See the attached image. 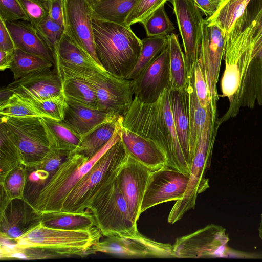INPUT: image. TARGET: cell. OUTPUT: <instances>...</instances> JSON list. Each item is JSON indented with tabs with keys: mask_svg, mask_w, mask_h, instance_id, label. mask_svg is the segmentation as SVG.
Segmentation results:
<instances>
[{
	"mask_svg": "<svg viewBox=\"0 0 262 262\" xmlns=\"http://www.w3.org/2000/svg\"><path fill=\"white\" fill-rule=\"evenodd\" d=\"M252 37V25L245 10L226 35L221 88L229 106L219 119L220 125L235 117L241 107L252 108L256 102Z\"/></svg>",
	"mask_w": 262,
	"mask_h": 262,
	"instance_id": "6da1fadb",
	"label": "cell"
},
{
	"mask_svg": "<svg viewBox=\"0 0 262 262\" xmlns=\"http://www.w3.org/2000/svg\"><path fill=\"white\" fill-rule=\"evenodd\" d=\"M120 124L131 136L158 145L165 155L166 166L181 171L189 168L179 142L171 108L166 106L163 110L161 96L153 103L134 98Z\"/></svg>",
	"mask_w": 262,
	"mask_h": 262,
	"instance_id": "7a4b0ae2",
	"label": "cell"
},
{
	"mask_svg": "<svg viewBox=\"0 0 262 262\" xmlns=\"http://www.w3.org/2000/svg\"><path fill=\"white\" fill-rule=\"evenodd\" d=\"M120 129L111 140L90 159L73 152L52 173L42 186L26 198L40 213L59 212L66 198L80 179L115 143L120 139Z\"/></svg>",
	"mask_w": 262,
	"mask_h": 262,
	"instance_id": "3957f363",
	"label": "cell"
},
{
	"mask_svg": "<svg viewBox=\"0 0 262 262\" xmlns=\"http://www.w3.org/2000/svg\"><path fill=\"white\" fill-rule=\"evenodd\" d=\"M94 39L97 58L110 74L125 78L135 66L142 42L130 27L93 18Z\"/></svg>",
	"mask_w": 262,
	"mask_h": 262,
	"instance_id": "277c9868",
	"label": "cell"
},
{
	"mask_svg": "<svg viewBox=\"0 0 262 262\" xmlns=\"http://www.w3.org/2000/svg\"><path fill=\"white\" fill-rule=\"evenodd\" d=\"M128 155L120 139L113 145L80 179L66 198L59 212L90 210L96 196L117 178Z\"/></svg>",
	"mask_w": 262,
	"mask_h": 262,
	"instance_id": "5b68a950",
	"label": "cell"
},
{
	"mask_svg": "<svg viewBox=\"0 0 262 262\" xmlns=\"http://www.w3.org/2000/svg\"><path fill=\"white\" fill-rule=\"evenodd\" d=\"M95 226L81 230L50 228L41 223L15 239L18 248L42 250L56 258L88 256V251L102 236Z\"/></svg>",
	"mask_w": 262,
	"mask_h": 262,
	"instance_id": "8992f818",
	"label": "cell"
},
{
	"mask_svg": "<svg viewBox=\"0 0 262 262\" xmlns=\"http://www.w3.org/2000/svg\"><path fill=\"white\" fill-rule=\"evenodd\" d=\"M54 57L58 75L85 81L94 90L102 111L124 116L134 99L133 80L116 77L105 70L71 66L61 62L56 54Z\"/></svg>",
	"mask_w": 262,
	"mask_h": 262,
	"instance_id": "52a82bcc",
	"label": "cell"
},
{
	"mask_svg": "<svg viewBox=\"0 0 262 262\" xmlns=\"http://www.w3.org/2000/svg\"><path fill=\"white\" fill-rule=\"evenodd\" d=\"M216 108L213 106L210 109L192 159L186 191L181 200L176 201L169 214L168 222L170 224L178 221L186 212L194 209L198 195L209 187V179L205 177V174L210 167L215 139L220 126Z\"/></svg>",
	"mask_w": 262,
	"mask_h": 262,
	"instance_id": "ba28073f",
	"label": "cell"
},
{
	"mask_svg": "<svg viewBox=\"0 0 262 262\" xmlns=\"http://www.w3.org/2000/svg\"><path fill=\"white\" fill-rule=\"evenodd\" d=\"M0 125L18 147L27 171L34 170L50 150L41 118L1 115Z\"/></svg>",
	"mask_w": 262,
	"mask_h": 262,
	"instance_id": "9c48e42d",
	"label": "cell"
},
{
	"mask_svg": "<svg viewBox=\"0 0 262 262\" xmlns=\"http://www.w3.org/2000/svg\"><path fill=\"white\" fill-rule=\"evenodd\" d=\"M90 210L103 236L133 235L139 232L130 217L116 179L96 196Z\"/></svg>",
	"mask_w": 262,
	"mask_h": 262,
	"instance_id": "30bf717a",
	"label": "cell"
},
{
	"mask_svg": "<svg viewBox=\"0 0 262 262\" xmlns=\"http://www.w3.org/2000/svg\"><path fill=\"white\" fill-rule=\"evenodd\" d=\"M229 238L222 226L209 224L177 238L173 245L175 257H225L242 254L228 248Z\"/></svg>",
	"mask_w": 262,
	"mask_h": 262,
	"instance_id": "8fae6325",
	"label": "cell"
},
{
	"mask_svg": "<svg viewBox=\"0 0 262 262\" xmlns=\"http://www.w3.org/2000/svg\"><path fill=\"white\" fill-rule=\"evenodd\" d=\"M97 252L132 257H175L173 245L157 242L140 232L133 235H115L95 243L88 255Z\"/></svg>",
	"mask_w": 262,
	"mask_h": 262,
	"instance_id": "7c38bea8",
	"label": "cell"
},
{
	"mask_svg": "<svg viewBox=\"0 0 262 262\" xmlns=\"http://www.w3.org/2000/svg\"><path fill=\"white\" fill-rule=\"evenodd\" d=\"M190 174L164 166L151 171L143 198L141 213L160 204L181 200L188 185Z\"/></svg>",
	"mask_w": 262,
	"mask_h": 262,
	"instance_id": "4fadbf2b",
	"label": "cell"
},
{
	"mask_svg": "<svg viewBox=\"0 0 262 262\" xmlns=\"http://www.w3.org/2000/svg\"><path fill=\"white\" fill-rule=\"evenodd\" d=\"M171 3L182 39L189 73L199 58L204 19L193 0H171Z\"/></svg>",
	"mask_w": 262,
	"mask_h": 262,
	"instance_id": "5bb4252c",
	"label": "cell"
},
{
	"mask_svg": "<svg viewBox=\"0 0 262 262\" xmlns=\"http://www.w3.org/2000/svg\"><path fill=\"white\" fill-rule=\"evenodd\" d=\"M63 16L64 33L101 66L96 51L92 25L93 11L89 1L63 0Z\"/></svg>",
	"mask_w": 262,
	"mask_h": 262,
	"instance_id": "9a60e30c",
	"label": "cell"
},
{
	"mask_svg": "<svg viewBox=\"0 0 262 262\" xmlns=\"http://www.w3.org/2000/svg\"><path fill=\"white\" fill-rule=\"evenodd\" d=\"M133 80L134 98L145 103L156 102L165 89H171L168 45Z\"/></svg>",
	"mask_w": 262,
	"mask_h": 262,
	"instance_id": "2e32d148",
	"label": "cell"
},
{
	"mask_svg": "<svg viewBox=\"0 0 262 262\" xmlns=\"http://www.w3.org/2000/svg\"><path fill=\"white\" fill-rule=\"evenodd\" d=\"M226 34L216 25L204 19L199 60L204 70L212 100L217 101V83L223 59Z\"/></svg>",
	"mask_w": 262,
	"mask_h": 262,
	"instance_id": "e0dca14e",
	"label": "cell"
},
{
	"mask_svg": "<svg viewBox=\"0 0 262 262\" xmlns=\"http://www.w3.org/2000/svg\"><path fill=\"white\" fill-rule=\"evenodd\" d=\"M51 68L32 72L2 88L0 100L7 99L14 93L37 100L59 94L61 92V81L55 68Z\"/></svg>",
	"mask_w": 262,
	"mask_h": 262,
	"instance_id": "ac0fdd59",
	"label": "cell"
},
{
	"mask_svg": "<svg viewBox=\"0 0 262 262\" xmlns=\"http://www.w3.org/2000/svg\"><path fill=\"white\" fill-rule=\"evenodd\" d=\"M151 172L146 167L128 156L116 178L130 217L136 225L141 214V204Z\"/></svg>",
	"mask_w": 262,
	"mask_h": 262,
	"instance_id": "d6986e66",
	"label": "cell"
},
{
	"mask_svg": "<svg viewBox=\"0 0 262 262\" xmlns=\"http://www.w3.org/2000/svg\"><path fill=\"white\" fill-rule=\"evenodd\" d=\"M40 221L41 213L26 199L12 200L0 212V236L15 241Z\"/></svg>",
	"mask_w": 262,
	"mask_h": 262,
	"instance_id": "ffe728a7",
	"label": "cell"
},
{
	"mask_svg": "<svg viewBox=\"0 0 262 262\" xmlns=\"http://www.w3.org/2000/svg\"><path fill=\"white\" fill-rule=\"evenodd\" d=\"M64 123L71 126L82 139L104 124L121 117L105 111L94 110L67 101Z\"/></svg>",
	"mask_w": 262,
	"mask_h": 262,
	"instance_id": "44dd1931",
	"label": "cell"
},
{
	"mask_svg": "<svg viewBox=\"0 0 262 262\" xmlns=\"http://www.w3.org/2000/svg\"><path fill=\"white\" fill-rule=\"evenodd\" d=\"M169 97L179 142L185 158L191 166L193 157L190 147L188 98L186 88L183 90L170 89Z\"/></svg>",
	"mask_w": 262,
	"mask_h": 262,
	"instance_id": "7402d4cb",
	"label": "cell"
},
{
	"mask_svg": "<svg viewBox=\"0 0 262 262\" xmlns=\"http://www.w3.org/2000/svg\"><path fill=\"white\" fill-rule=\"evenodd\" d=\"M6 24L15 48L42 56L54 64L53 52L29 21H6Z\"/></svg>",
	"mask_w": 262,
	"mask_h": 262,
	"instance_id": "603a6c76",
	"label": "cell"
},
{
	"mask_svg": "<svg viewBox=\"0 0 262 262\" xmlns=\"http://www.w3.org/2000/svg\"><path fill=\"white\" fill-rule=\"evenodd\" d=\"M186 91L188 98L190 147L193 157L212 105L217 102H212L208 108H205L201 105L195 88L193 66L189 73Z\"/></svg>",
	"mask_w": 262,
	"mask_h": 262,
	"instance_id": "cb8c5ba5",
	"label": "cell"
},
{
	"mask_svg": "<svg viewBox=\"0 0 262 262\" xmlns=\"http://www.w3.org/2000/svg\"><path fill=\"white\" fill-rule=\"evenodd\" d=\"M40 223L48 227L65 230L87 229L96 226L90 210L80 213L43 212L41 213Z\"/></svg>",
	"mask_w": 262,
	"mask_h": 262,
	"instance_id": "d4e9b609",
	"label": "cell"
},
{
	"mask_svg": "<svg viewBox=\"0 0 262 262\" xmlns=\"http://www.w3.org/2000/svg\"><path fill=\"white\" fill-rule=\"evenodd\" d=\"M58 76L61 83V92L67 101L90 108L102 110L94 90L87 82L77 78Z\"/></svg>",
	"mask_w": 262,
	"mask_h": 262,
	"instance_id": "484cf974",
	"label": "cell"
},
{
	"mask_svg": "<svg viewBox=\"0 0 262 262\" xmlns=\"http://www.w3.org/2000/svg\"><path fill=\"white\" fill-rule=\"evenodd\" d=\"M61 62L75 67L105 70L64 32L53 50Z\"/></svg>",
	"mask_w": 262,
	"mask_h": 262,
	"instance_id": "4316f807",
	"label": "cell"
},
{
	"mask_svg": "<svg viewBox=\"0 0 262 262\" xmlns=\"http://www.w3.org/2000/svg\"><path fill=\"white\" fill-rule=\"evenodd\" d=\"M139 1L99 0L91 4L93 17L126 26L127 17Z\"/></svg>",
	"mask_w": 262,
	"mask_h": 262,
	"instance_id": "83f0119b",
	"label": "cell"
},
{
	"mask_svg": "<svg viewBox=\"0 0 262 262\" xmlns=\"http://www.w3.org/2000/svg\"><path fill=\"white\" fill-rule=\"evenodd\" d=\"M169 65L171 89L183 90L187 86L189 72L179 41L178 35L171 33L169 37Z\"/></svg>",
	"mask_w": 262,
	"mask_h": 262,
	"instance_id": "f1b7e54d",
	"label": "cell"
},
{
	"mask_svg": "<svg viewBox=\"0 0 262 262\" xmlns=\"http://www.w3.org/2000/svg\"><path fill=\"white\" fill-rule=\"evenodd\" d=\"M121 117L104 124L86 136L74 152L82 154L90 159L111 140L119 129Z\"/></svg>",
	"mask_w": 262,
	"mask_h": 262,
	"instance_id": "f546056e",
	"label": "cell"
},
{
	"mask_svg": "<svg viewBox=\"0 0 262 262\" xmlns=\"http://www.w3.org/2000/svg\"><path fill=\"white\" fill-rule=\"evenodd\" d=\"M169 35L147 36L141 39L142 46L137 61L125 78L135 79L153 62L168 45Z\"/></svg>",
	"mask_w": 262,
	"mask_h": 262,
	"instance_id": "4dcf8cb0",
	"label": "cell"
},
{
	"mask_svg": "<svg viewBox=\"0 0 262 262\" xmlns=\"http://www.w3.org/2000/svg\"><path fill=\"white\" fill-rule=\"evenodd\" d=\"M251 0H223L216 13L204 19L218 26L226 35L245 12Z\"/></svg>",
	"mask_w": 262,
	"mask_h": 262,
	"instance_id": "1f68e13d",
	"label": "cell"
},
{
	"mask_svg": "<svg viewBox=\"0 0 262 262\" xmlns=\"http://www.w3.org/2000/svg\"><path fill=\"white\" fill-rule=\"evenodd\" d=\"M21 166L22 157L18 147L0 125V182L13 170Z\"/></svg>",
	"mask_w": 262,
	"mask_h": 262,
	"instance_id": "d6a6232c",
	"label": "cell"
},
{
	"mask_svg": "<svg viewBox=\"0 0 262 262\" xmlns=\"http://www.w3.org/2000/svg\"><path fill=\"white\" fill-rule=\"evenodd\" d=\"M0 115L51 119L48 114L36 106L30 99L15 93L7 99L0 101Z\"/></svg>",
	"mask_w": 262,
	"mask_h": 262,
	"instance_id": "836d02e7",
	"label": "cell"
},
{
	"mask_svg": "<svg viewBox=\"0 0 262 262\" xmlns=\"http://www.w3.org/2000/svg\"><path fill=\"white\" fill-rule=\"evenodd\" d=\"M54 64L42 56L15 48L10 69L13 74L14 79L16 80L32 72L51 68Z\"/></svg>",
	"mask_w": 262,
	"mask_h": 262,
	"instance_id": "e575fe53",
	"label": "cell"
},
{
	"mask_svg": "<svg viewBox=\"0 0 262 262\" xmlns=\"http://www.w3.org/2000/svg\"><path fill=\"white\" fill-rule=\"evenodd\" d=\"M141 23L148 37L169 35L175 29L167 15L164 5L161 6Z\"/></svg>",
	"mask_w": 262,
	"mask_h": 262,
	"instance_id": "d590c367",
	"label": "cell"
},
{
	"mask_svg": "<svg viewBox=\"0 0 262 262\" xmlns=\"http://www.w3.org/2000/svg\"><path fill=\"white\" fill-rule=\"evenodd\" d=\"M28 172L25 167L21 166L13 170L3 182H0L11 200L25 198Z\"/></svg>",
	"mask_w": 262,
	"mask_h": 262,
	"instance_id": "8d00e7d4",
	"label": "cell"
},
{
	"mask_svg": "<svg viewBox=\"0 0 262 262\" xmlns=\"http://www.w3.org/2000/svg\"><path fill=\"white\" fill-rule=\"evenodd\" d=\"M41 119L61 143L75 151L82 140L78 133L62 121L47 118Z\"/></svg>",
	"mask_w": 262,
	"mask_h": 262,
	"instance_id": "74e56055",
	"label": "cell"
},
{
	"mask_svg": "<svg viewBox=\"0 0 262 262\" xmlns=\"http://www.w3.org/2000/svg\"><path fill=\"white\" fill-rule=\"evenodd\" d=\"M30 100L36 106L48 114L51 119L58 121L63 120L67 106V102L62 92L58 95L45 99Z\"/></svg>",
	"mask_w": 262,
	"mask_h": 262,
	"instance_id": "f35d334b",
	"label": "cell"
},
{
	"mask_svg": "<svg viewBox=\"0 0 262 262\" xmlns=\"http://www.w3.org/2000/svg\"><path fill=\"white\" fill-rule=\"evenodd\" d=\"M37 32L53 52L64 32V28L48 16L38 26Z\"/></svg>",
	"mask_w": 262,
	"mask_h": 262,
	"instance_id": "ab89813d",
	"label": "cell"
},
{
	"mask_svg": "<svg viewBox=\"0 0 262 262\" xmlns=\"http://www.w3.org/2000/svg\"><path fill=\"white\" fill-rule=\"evenodd\" d=\"M168 0H139L132 10L125 21L130 27L137 23H142Z\"/></svg>",
	"mask_w": 262,
	"mask_h": 262,
	"instance_id": "60d3db41",
	"label": "cell"
},
{
	"mask_svg": "<svg viewBox=\"0 0 262 262\" xmlns=\"http://www.w3.org/2000/svg\"><path fill=\"white\" fill-rule=\"evenodd\" d=\"M246 10L252 25L253 49L262 45V0H251Z\"/></svg>",
	"mask_w": 262,
	"mask_h": 262,
	"instance_id": "b9f144b4",
	"label": "cell"
},
{
	"mask_svg": "<svg viewBox=\"0 0 262 262\" xmlns=\"http://www.w3.org/2000/svg\"><path fill=\"white\" fill-rule=\"evenodd\" d=\"M31 25L36 30L48 16L45 0H19Z\"/></svg>",
	"mask_w": 262,
	"mask_h": 262,
	"instance_id": "7bdbcfd3",
	"label": "cell"
},
{
	"mask_svg": "<svg viewBox=\"0 0 262 262\" xmlns=\"http://www.w3.org/2000/svg\"><path fill=\"white\" fill-rule=\"evenodd\" d=\"M194 84L197 97L201 105L208 108L212 102L216 101L212 99L204 70L198 60L193 66ZM217 102V101H216Z\"/></svg>",
	"mask_w": 262,
	"mask_h": 262,
	"instance_id": "ee69618b",
	"label": "cell"
},
{
	"mask_svg": "<svg viewBox=\"0 0 262 262\" xmlns=\"http://www.w3.org/2000/svg\"><path fill=\"white\" fill-rule=\"evenodd\" d=\"M0 17L5 21H29L19 0H0Z\"/></svg>",
	"mask_w": 262,
	"mask_h": 262,
	"instance_id": "f6af8a7d",
	"label": "cell"
},
{
	"mask_svg": "<svg viewBox=\"0 0 262 262\" xmlns=\"http://www.w3.org/2000/svg\"><path fill=\"white\" fill-rule=\"evenodd\" d=\"M67 157L58 149L50 147L48 153L39 163L35 170H45L51 174L58 168Z\"/></svg>",
	"mask_w": 262,
	"mask_h": 262,
	"instance_id": "bcb514c9",
	"label": "cell"
},
{
	"mask_svg": "<svg viewBox=\"0 0 262 262\" xmlns=\"http://www.w3.org/2000/svg\"><path fill=\"white\" fill-rule=\"evenodd\" d=\"M48 16L64 28L63 0H45Z\"/></svg>",
	"mask_w": 262,
	"mask_h": 262,
	"instance_id": "7dc6e473",
	"label": "cell"
},
{
	"mask_svg": "<svg viewBox=\"0 0 262 262\" xmlns=\"http://www.w3.org/2000/svg\"><path fill=\"white\" fill-rule=\"evenodd\" d=\"M15 46L6 26V21L0 17V50L14 52Z\"/></svg>",
	"mask_w": 262,
	"mask_h": 262,
	"instance_id": "c3c4849f",
	"label": "cell"
},
{
	"mask_svg": "<svg viewBox=\"0 0 262 262\" xmlns=\"http://www.w3.org/2000/svg\"><path fill=\"white\" fill-rule=\"evenodd\" d=\"M195 5L206 16H212L219 8L223 0H193Z\"/></svg>",
	"mask_w": 262,
	"mask_h": 262,
	"instance_id": "681fc988",
	"label": "cell"
},
{
	"mask_svg": "<svg viewBox=\"0 0 262 262\" xmlns=\"http://www.w3.org/2000/svg\"><path fill=\"white\" fill-rule=\"evenodd\" d=\"M13 52L0 50V70L2 71L10 69L13 61Z\"/></svg>",
	"mask_w": 262,
	"mask_h": 262,
	"instance_id": "f907efd6",
	"label": "cell"
},
{
	"mask_svg": "<svg viewBox=\"0 0 262 262\" xmlns=\"http://www.w3.org/2000/svg\"><path fill=\"white\" fill-rule=\"evenodd\" d=\"M258 234L260 238L262 240V213L260 215V220L259 223V226L258 228Z\"/></svg>",
	"mask_w": 262,
	"mask_h": 262,
	"instance_id": "816d5d0a",
	"label": "cell"
},
{
	"mask_svg": "<svg viewBox=\"0 0 262 262\" xmlns=\"http://www.w3.org/2000/svg\"><path fill=\"white\" fill-rule=\"evenodd\" d=\"M89 1V2L91 3V4L96 2H97L99 0H88Z\"/></svg>",
	"mask_w": 262,
	"mask_h": 262,
	"instance_id": "f5cc1de1",
	"label": "cell"
}]
</instances>
